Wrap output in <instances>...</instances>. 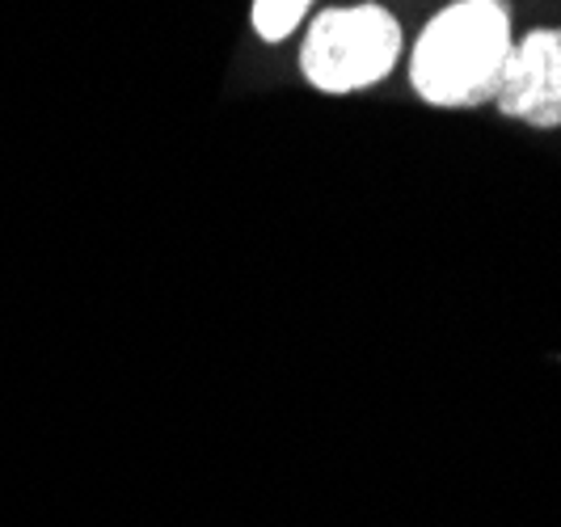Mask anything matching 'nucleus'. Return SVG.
<instances>
[{
	"label": "nucleus",
	"mask_w": 561,
	"mask_h": 527,
	"mask_svg": "<svg viewBox=\"0 0 561 527\" xmlns=\"http://www.w3.org/2000/svg\"><path fill=\"white\" fill-rule=\"evenodd\" d=\"M309 9L312 0H253L250 4L253 34L262 43H283V38H291L296 30L305 26Z\"/></svg>",
	"instance_id": "4"
},
{
	"label": "nucleus",
	"mask_w": 561,
	"mask_h": 527,
	"mask_svg": "<svg viewBox=\"0 0 561 527\" xmlns=\"http://www.w3.org/2000/svg\"><path fill=\"white\" fill-rule=\"evenodd\" d=\"M515 30L506 0H451L422 26L410 81L426 106L469 111L494 102Z\"/></svg>",
	"instance_id": "1"
},
{
	"label": "nucleus",
	"mask_w": 561,
	"mask_h": 527,
	"mask_svg": "<svg viewBox=\"0 0 561 527\" xmlns=\"http://www.w3.org/2000/svg\"><path fill=\"white\" fill-rule=\"evenodd\" d=\"M494 106L536 131L561 127V26H536L511 43Z\"/></svg>",
	"instance_id": "3"
},
{
	"label": "nucleus",
	"mask_w": 561,
	"mask_h": 527,
	"mask_svg": "<svg viewBox=\"0 0 561 527\" xmlns=\"http://www.w3.org/2000/svg\"><path fill=\"white\" fill-rule=\"evenodd\" d=\"M405 51L397 13L385 4H337L317 13L300 43V72L317 93H359L380 84Z\"/></svg>",
	"instance_id": "2"
}]
</instances>
